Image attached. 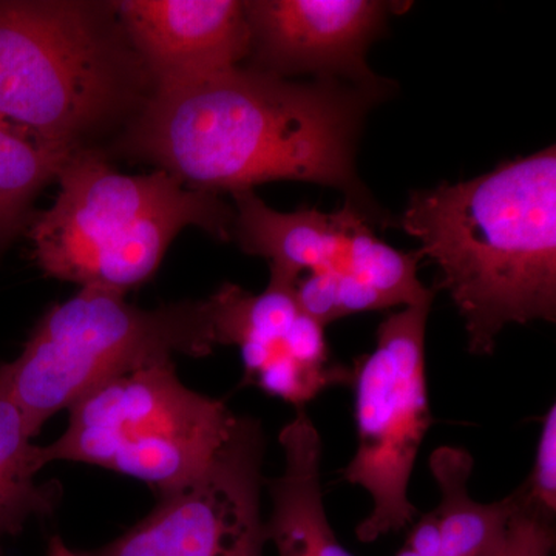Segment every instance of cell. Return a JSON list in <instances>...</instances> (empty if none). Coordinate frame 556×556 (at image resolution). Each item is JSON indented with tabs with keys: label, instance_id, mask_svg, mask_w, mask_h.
<instances>
[{
	"label": "cell",
	"instance_id": "1",
	"mask_svg": "<svg viewBox=\"0 0 556 556\" xmlns=\"http://www.w3.org/2000/svg\"><path fill=\"white\" fill-rule=\"evenodd\" d=\"M382 97L339 79L292 83L239 65L153 90L124 144L207 192L280 179L329 186L368 223L386 228L396 223L369 197L354 164L362 121Z\"/></svg>",
	"mask_w": 556,
	"mask_h": 556
},
{
	"label": "cell",
	"instance_id": "2",
	"mask_svg": "<svg viewBox=\"0 0 556 556\" xmlns=\"http://www.w3.org/2000/svg\"><path fill=\"white\" fill-rule=\"evenodd\" d=\"M401 228L437 263L475 356L492 354L507 325L556 320L555 146L412 192Z\"/></svg>",
	"mask_w": 556,
	"mask_h": 556
},
{
	"label": "cell",
	"instance_id": "3",
	"mask_svg": "<svg viewBox=\"0 0 556 556\" xmlns=\"http://www.w3.org/2000/svg\"><path fill=\"white\" fill-rule=\"evenodd\" d=\"M153 86L113 2L0 0V119L73 152Z\"/></svg>",
	"mask_w": 556,
	"mask_h": 556
},
{
	"label": "cell",
	"instance_id": "4",
	"mask_svg": "<svg viewBox=\"0 0 556 556\" xmlns=\"http://www.w3.org/2000/svg\"><path fill=\"white\" fill-rule=\"evenodd\" d=\"M53 206L28 225L33 257L46 276L127 294L159 269L189 226L232 239L233 207L166 170L124 175L100 150H73L56 175Z\"/></svg>",
	"mask_w": 556,
	"mask_h": 556
},
{
	"label": "cell",
	"instance_id": "5",
	"mask_svg": "<svg viewBox=\"0 0 556 556\" xmlns=\"http://www.w3.org/2000/svg\"><path fill=\"white\" fill-rule=\"evenodd\" d=\"M217 346L206 300L144 309L123 292L80 288L43 314L5 368L35 438L50 417L104 380L175 356H208Z\"/></svg>",
	"mask_w": 556,
	"mask_h": 556
},
{
	"label": "cell",
	"instance_id": "6",
	"mask_svg": "<svg viewBox=\"0 0 556 556\" xmlns=\"http://www.w3.org/2000/svg\"><path fill=\"white\" fill-rule=\"evenodd\" d=\"M60 439L39 445L42 467L58 460L108 468L160 496L195 481L226 444L239 416L190 390L174 361L104 380L68 408Z\"/></svg>",
	"mask_w": 556,
	"mask_h": 556
},
{
	"label": "cell",
	"instance_id": "7",
	"mask_svg": "<svg viewBox=\"0 0 556 556\" xmlns=\"http://www.w3.org/2000/svg\"><path fill=\"white\" fill-rule=\"evenodd\" d=\"M430 308L408 306L388 316L379 325L375 350L351 369L358 442L343 479L367 490L372 500V510L356 527L361 543L401 532L417 517L408 484L433 424L426 367Z\"/></svg>",
	"mask_w": 556,
	"mask_h": 556
},
{
	"label": "cell",
	"instance_id": "8",
	"mask_svg": "<svg viewBox=\"0 0 556 556\" xmlns=\"http://www.w3.org/2000/svg\"><path fill=\"white\" fill-rule=\"evenodd\" d=\"M257 419L240 417L232 434L195 481L160 496L152 514L118 540L79 556H265Z\"/></svg>",
	"mask_w": 556,
	"mask_h": 556
},
{
	"label": "cell",
	"instance_id": "9",
	"mask_svg": "<svg viewBox=\"0 0 556 556\" xmlns=\"http://www.w3.org/2000/svg\"><path fill=\"white\" fill-rule=\"evenodd\" d=\"M217 345L239 346L244 383L298 408L329 387L351 382L332 362L324 327L303 314L292 287L269 280L262 294L225 283L206 300Z\"/></svg>",
	"mask_w": 556,
	"mask_h": 556
},
{
	"label": "cell",
	"instance_id": "10",
	"mask_svg": "<svg viewBox=\"0 0 556 556\" xmlns=\"http://www.w3.org/2000/svg\"><path fill=\"white\" fill-rule=\"evenodd\" d=\"M252 68L287 78L316 73L379 93L390 83L369 70L365 53L382 28L388 3L376 0H252L244 2Z\"/></svg>",
	"mask_w": 556,
	"mask_h": 556
},
{
	"label": "cell",
	"instance_id": "11",
	"mask_svg": "<svg viewBox=\"0 0 556 556\" xmlns=\"http://www.w3.org/2000/svg\"><path fill=\"white\" fill-rule=\"evenodd\" d=\"M113 5L153 90L239 67L251 53L244 2L121 0Z\"/></svg>",
	"mask_w": 556,
	"mask_h": 556
},
{
	"label": "cell",
	"instance_id": "12",
	"mask_svg": "<svg viewBox=\"0 0 556 556\" xmlns=\"http://www.w3.org/2000/svg\"><path fill=\"white\" fill-rule=\"evenodd\" d=\"M236 201L232 237L249 255L269 260L270 280L294 287L306 273H350L351 233L361 218L346 203L334 214L299 208L292 214L274 211L252 189L232 193Z\"/></svg>",
	"mask_w": 556,
	"mask_h": 556
},
{
	"label": "cell",
	"instance_id": "13",
	"mask_svg": "<svg viewBox=\"0 0 556 556\" xmlns=\"http://www.w3.org/2000/svg\"><path fill=\"white\" fill-rule=\"evenodd\" d=\"M283 473L268 482L273 511L266 521L268 543L277 556H353L329 525L321 492V438L305 412L280 433Z\"/></svg>",
	"mask_w": 556,
	"mask_h": 556
},
{
	"label": "cell",
	"instance_id": "14",
	"mask_svg": "<svg viewBox=\"0 0 556 556\" xmlns=\"http://www.w3.org/2000/svg\"><path fill=\"white\" fill-rule=\"evenodd\" d=\"M430 470L441 493L438 507L431 510L437 518L441 556H495L517 510V493L492 504L471 500L468 481L473 457L464 448L434 450Z\"/></svg>",
	"mask_w": 556,
	"mask_h": 556
},
{
	"label": "cell",
	"instance_id": "15",
	"mask_svg": "<svg viewBox=\"0 0 556 556\" xmlns=\"http://www.w3.org/2000/svg\"><path fill=\"white\" fill-rule=\"evenodd\" d=\"M42 468L39 445L33 444L11 394L5 362H0V543L20 533L31 518L53 514L60 503V486L38 482Z\"/></svg>",
	"mask_w": 556,
	"mask_h": 556
},
{
	"label": "cell",
	"instance_id": "16",
	"mask_svg": "<svg viewBox=\"0 0 556 556\" xmlns=\"http://www.w3.org/2000/svg\"><path fill=\"white\" fill-rule=\"evenodd\" d=\"M67 155L0 119V251L27 225L33 201Z\"/></svg>",
	"mask_w": 556,
	"mask_h": 556
},
{
	"label": "cell",
	"instance_id": "17",
	"mask_svg": "<svg viewBox=\"0 0 556 556\" xmlns=\"http://www.w3.org/2000/svg\"><path fill=\"white\" fill-rule=\"evenodd\" d=\"M422 255L402 252L376 239L368 222L358 219L351 233L350 273L362 287L378 298L382 308L404 305H431L434 291L427 289L417 278Z\"/></svg>",
	"mask_w": 556,
	"mask_h": 556
},
{
	"label": "cell",
	"instance_id": "18",
	"mask_svg": "<svg viewBox=\"0 0 556 556\" xmlns=\"http://www.w3.org/2000/svg\"><path fill=\"white\" fill-rule=\"evenodd\" d=\"M527 506L554 519L556 511V407L552 405L544 416L535 464L529 479L519 486Z\"/></svg>",
	"mask_w": 556,
	"mask_h": 556
},
{
	"label": "cell",
	"instance_id": "19",
	"mask_svg": "<svg viewBox=\"0 0 556 556\" xmlns=\"http://www.w3.org/2000/svg\"><path fill=\"white\" fill-rule=\"evenodd\" d=\"M517 510L508 522L506 540L495 556H552L555 548V529L546 515L527 506L519 489Z\"/></svg>",
	"mask_w": 556,
	"mask_h": 556
},
{
	"label": "cell",
	"instance_id": "20",
	"mask_svg": "<svg viewBox=\"0 0 556 556\" xmlns=\"http://www.w3.org/2000/svg\"><path fill=\"white\" fill-rule=\"evenodd\" d=\"M338 291V277L325 270L303 274L292 287L299 309L324 328L342 318Z\"/></svg>",
	"mask_w": 556,
	"mask_h": 556
},
{
	"label": "cell",
	"instance_id": "21",
	"mask_svg": "<svg viewBox=\"0 0 556 556\" xmlns=\"http://www.w3.org/2000/svg\"><path fill=\"white\" fill-rule=\"evenodd\" d=\"M49 556H79V554L70 548L60 536H54L50 541Z\"/></svg>",
	"mask_w": 556,
	"mask_h": 556
},
{
	"label": "cell",
	"instance_id": "22",
	"mask_svg": "<svg viewBox=\"0 0 556 556\" xmlns=\"http://www.w3.org/2000/svg\"><path fill=\"white\" fill-rule=\"evenodd\" d=\"M396 556H422L419 554H416V552H413L412 548H408L405 546L404 548H401V551L397 552Z\"/></svg>",
	"mask_w": 556,
	"mask_h": 556
},
{
	"label": "cell",
	"instance_id": "23",
	"mask_svg": "<svg viewBox=\"0 0 556 556\" xmlns=\"http://www.w3.org/2000/svg\"><path fill=\"white\" fill-rule=\"evenodd\" d=\"M0 556H3L2 554H0Z\"/></svg>",
	"mask_w": 556,
	"mask_h": 556
}]
</instances>
